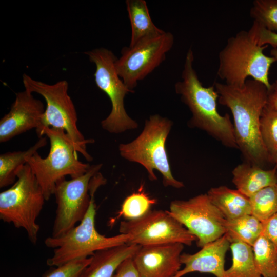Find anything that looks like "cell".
I'll return each mask as SVG.
<instances>
[{"instance_id":"603a6c76","label":"cell","mask_w":277,"mask_h":277,"mask_svg":"<svg viewBox=\"0 0 277 277\" xmlns=\"http://www.w3.org/2000/svg\"><path fill=\"white\" fill-rule=\"evenodd\" d=\"M231 266L225 271V277H262L258 271L252 247L241 242L230 243Z\"/></svg>"},{"instance_id":"7c38bea8","label":"cell","mask_w":277,"mask_h":277,"mask_svg":"<svg viewBox=\"0 0 277 277\" xmlns=\"http://www.w3.org/2000/svg\"><path fill=\"white\" fill-rule=\"evenodd\" d=\"M174 36L169 32L144 39L133 46L124 47L115 62L117 72L125 85L133 89L165 60L172 48Z\"/></svg>"},{"instance_id":"5bb4252c","label":"cell","mask_w":277,"mask_h":277,"mask_svg":"<svg viewBox=\"0 0 277 277\" xmlns=\"http://www.w3.org/2000/svg\"><path fill=\"white\" fill-rule=\"evenodd\" d=\"M45 107L27 90L16 93L9 111L0 120V142L5 143L41 126Z\"/></svg>"},{"instance_id":"1f68e13d","label":"cell","mask_w":277,"mask_h":277,"mask_svg":"<svg viewBox=\"0 0 277 277\" xmlns=\"http://www.w3.org/2000/svg\"><path fill=\"white\" fill-rule=\"evenodd\" d=\"M113 277H140L132 257L126 259L120 265Z\"/></svg>"},{"instance_id":"8fae6325","label":"cell","mask_w":277,"mask_h":277,"mask_svg":"<svg viewBox=\"0 0 277 277\" xmlns=\"http://www.w3.org/2000/svg\"><path fill=\"white\" fill-rule=\"evenodd\" d=\"M102 166V164L90 165L83 175L57 183L53 194L57 208L51 236L66 234L82 220L90 204L91 180Z\"/></svg>"},{"instance_id":"2e32d148","label":"cell","mask_w":277,"mask_h":277,"mask_svg":"<svg viewBox=\"0 0 277 277\" xmlns=\"http://www.w3.org/2000/svg\"><path fill=\"white\" fill-rule=\"evenodd\" d=\"M230 243L224 234L205 245L195 253H182L181 262L184 267L174 277H182L193 272L211 273L215 277H225V256Z\"/></svg>"},{"instance_id":"836d02e7","label":"cell","mask_w":277,"mask_h":277,"mask_svg":"<svg viewBox=\"0 0 277 277\" xmlns=\"http://www.w3.org/2000/svg\"><path fill=\"white\" fill-rule=\"evenodd\" d=\"M271 56L274 57L277 61V48H273L270 52Z\"/></svg>"},{"instance_id":"9c48e42d","label":"cell","mask_w":277,"mask_h":277,"mask_svg":"<svg viewBox=\"0 0 277 277\" xmlns=\"http://www.w3.org/2000/svg\"><path fill=\"white\" fill-rule=\"evenodd\" d=\"M85 53L95 65L94 76L97 86L107 95L111 103V111L102 121V127L115 134L136 129L137 123L127 114L124 107L125 96L134 91L129 89L119 76L115 67L117 58L105 48H96Z\"/></svg>"},{"instance_id":"ba28073f","label":"cell","mask_w":277,"mask_h":277,"mask_svg":"<svg viewBox=\"0 0 277 277\" xmlns=\"http://www.w3.org/2000/svg\"><path fill=\"white\" fill-rule=\"evenodd\" d=\"M25 89L41 95L46 106L41 127L36 130L37 134L45 127L54 128L65 131L81 153L88 161L92 160L86 150L87 144L93 143L92 139H85L79 130L77 115L73 102L68 94V83L61 80L49 84L33 79L26 74L23 75Z\"/></svg>"},{"instance_id":"83f0119b","label":"cell","mask_w":277,"mask_h":277,"mask_svg":"<svg viewBox=\"0 0 277 277\" xmlns=\"http://www.w3.org/2000/svg\"><path fill=\"white\" fill-rule=\"evenodd\" d=\"M253 22L277 33V0H255L250 10Z\"/></svg>"},{"instance_id":"277c9868","label":"cell","mask_w":277,"mask_h":277,"mask_svg":"<svg viewBox=\"0 0 277 277\" xmlns=\"http://www.w3.org/2000/svg\"><path fill=\"white\" fill-rule=\"evenodd\" d=\"M268 46H259L248 31L241 30L229 37L219 53L218 77L225 84L243 86L248 78L271 87L269 71L272 64L276 62L272 56L266 55L264 50Z\"/></svg>"},{"instance_id":"4dcf8cb0","label":"cell","mask_w":277,"mask_h":277,"mask_svg":"<svg viewBox=\"0 0 277 277\" xmlns=\"http://www.w3.org/2000/svg\"><path fill=\"white\" fill-rule=\"evenodd\" d=\"M262 234L268 239L277 248V213L262 222Z\"/></svg>"},{"instance_id":"7402d4cb","label":"cell","mask_w":277,"mask_h":277,"mask_svg":"<svg viewBox=\"0 0 277 277\" xmlns=\"http://www.w3.org/2000/svg\"><path fill=\"white\" fill-rule=\"evenodd\" d=\"M225 233L230 243L239 241L252 247L262 234V223L251 214L236 219L226 220Z\"/></svg>"},{"instance_id":"3957f363","label":"cell","mask_w":277,"mask_h":277,"mask_svg":"<svg viewBox=\"0 0 277 277\" xmlns=\"http://www.w3.org/2000/svg\"><path fill=\"white\" fill-rule=\"evenodd\" d=\"M105 182L106 179L100 172L92 178L90 204L78 225L61 236H51L45 239V245L54 249L53 255L47 260L49 266L56 267L72 261L88 258L97 251L128 243L129 236L127 234L120 233L107 237L98 233L95 228L94 194Z\"/></svg>"},{"instance_id":"d4e9b609","label":"cell","mask_w":277,"mask_h":277,"mask_svg":"<svg viewBox=\"0 0 277 277\" xmlns=\"http://www.w3.org/2000/svg\"><path fill=\"white\" fill-rule=\"evenodd\" d=\"M251 213L262 223L277 213V185L258 191L249 197Z\"/></svg>"},{"instance_id":"5b68a950","label":"cell","mask_w":277,"mask_h":277,"mask_svg":"<svg viewBox=\"0 0 277 277\" xmlns=\"http://www.w3.org/2000/svg\"><path fill=\"white\" fill-rule=\"evenodd\" d=\"M45 135L49 140L50 149L47 157L43 158L35 153L27 162L40 185L46 201L53 195L57 183L67 175L74 178L82 175L90 165L78 160L80 150L65 131L45 127L37 134Z\"/></svg>"},{"instance_id":"ac0fdd59","label":"cell","mask_w":277,"mask_h":277,"mask_svg":"<svg viewBox=\"0 0 277 277\" xmlns=\"http://www.w3.org/2000/svg\"><path fill=\"white\" fill-rule=\"evenodd\" d=\"M232 174V181L236 189L248 197L265 187L277 185L276 166L266 170L243 162L233 169Z\"/></svg>"},{"instance_id":"f546056e","label":"cell","mask_w":277,"mask_h":277,"mask_svg":"<svg viewBox=\"0 0 277 277\" xmlns=\"http://www.w3.org/2000/svg\"><path fill=\"white\" fill-rule=\"evenodd\" d=\"M248 32L259 46L270 45L277 48L276 32L269 31L254 22Z\"/></svg>"},{"instance_id":"e0dca14e","label":"cell","mask_w":277,"mask_h":277,"mask_svg":"<svg viewBox=\"0 0 277 277\" xmlns=\"http://www.w3.org/2000/svg\"><path fill=\"white\" fill-rule=\"evenodd\" d=\"M141 247L127 243L96 252L81 277H113L120 265L132 257Z\"/></svg>"},{"instance_id":"30bf717a","label":"cell","mask_w":277,"mask_h":277,"mask_svg":"<svg viewBox=\"0 0 277 277\" xmlns=\"http://www.w3.org/2000/svg\"><path fill=\"white\" fill-rule=\"evenodd\" d=\"M120 233L129 236V244L141 246L180 243L191 246L197 241L168 211L149 210L141 217L121 222Z\"/></svg>"},{"instance_id":"d6986e66","label":"cell","mask_w":277,"mask_h":277,"mask_svg":"<svg viewBox=\"0 0 277 277\" xmlns=\"http://www.w3.org/2000/svg\"><path fill=\"white\" fill-rule=\"evenodd\" d=\"M206 193L212 203L227 220L236 219L251 213L249 197L237 189L220 186L210 188Z\"/></svg>"},{"instance_id":"484cf974","label":"cell","mask_w":277,"mask_h":277,"mask_svg":"<svg viewBox=\"0 0 277 277\" xmlns=\"http://www.w3.org/2000/svg\"><path fill=\"white\" fill-rule=\"evenodd\" d=\"M260 133L270 161L274 163L277 157V110L267 105L261 115Z\"/></svg>"},{"instance_id":"7a4b0ae2","label":"cell","mask_w":277,"mask_h":277,"mask_svg":"<svg viewBox=\"0 0 277 277\" xmlns=\"http://www.w3.org/2000/svg\"><path fill=\"white\" fill-rule=\"evenodd\" d=\"M193 52L190 48L185 57L181 80L174 85L175 92L192 114L188 125L204 131L225 147L238 149L233 124L229 115H221L217 110L219 94L214 86L203 85L193 68Z\"/></svg>"},{"instance_id":"cb8c5ba5","label":"cell","mask_w":277,"mask_h":277,"mask_svg":"<svg viewBox=\"0 0 277 277\" xmlns=\"http://www.w3.org/2000/svg\"><path fill=\"white\" fill-rule=\"evenodd\" d=\"M256 268L262 277H277V248L262 234L252 246Z\"/></svg>"},{"instance_id":"6da1fadb","label":"cell","mask_w":277,"mask_h":277,"mask_svg":"<svg viewBox=\"0 0 277 277\" xmlns=\"http://www.w3.org/2000/svg\"><path fill=\"white\" fill-rule=\"evenodd\" d=\"M213 85L219 103L231 111L238 149L244 162L262 167L271 162L260 133V119L268 101L266 86L252 78L242 87L219 82Z\"/></svg>"},{"instance_id":"44dd1931","label":"cell","mask_w":277,"mask_h":277,"mask_svg":"<svg viewBox=\"0 0 277 277\" xmlns=\"http://www.w3.org/2000/svg\"><path fill=\"white\" fill-rule=\"evenodd\" d=\"M47 137L42 136L33 146L24 151L8 152L0 155V187L13 184L17 170L27 164L28 159L46 146Z\"/></svg>"},{"instance_id":"4fadbf2b","label":"cell","mask_w":277,"mask_h":277,"mask_svg":"<svg viewBox=\"0 0 277 277\" xmlns=\"http://www.w3.org/2000/svg\"><path fill=\"white\" fill-rule=\"evenodd\" d=\"M168 212L196 238L201 248L225 233L226 219L207 193L187 200H174Z\"/></svg>"},{"instance_id":"9a60e30c","label":"cell","mask_w":277,"mask_h":277,"mask_svg":"<svg viewBox=\"0 0 277 277\" xmlns=\"http://www.w3.org/2000/svg\"><path fill=\"white\" fill-rule=\"evenodd\" d=\"M184 246L170 243L141 246L132 256L140 277H174L181 270Z\"/></svg>"},{"instance_id":"d6a6232c","label":"cell","mask_w":277,"mask_h":277,"mask_svg":"<svg viewBox=\"0 0 277 277\" xmlns=\"http://www.w3.org/2000/svg\"><path fill=\"white\" fill-rule=\"evenodd\" d=\"M267 105L277 110V80L271 85L268 90V101Z\"/></svg>"},{"instance_id":"f1b7e54d","label":"cell","mask_w":277,"mask_h":277,"mask_svg":"<svg viewBox=\"0 0 277 277\" xmlns=\"http://www.w3.org/2000/svg\"><path fill=\"white\" fill-rule=\"evenodd\" d=\"M91 261V256L72 261L60 266L51 267L42 277H81Z\"/></svg>"},{"instance_id":"ffe728a7","label":"cell","mask_w":277,"mask_h":277,"mask_svg":"<svg viewBox=\"0 0 277 277\" xmlns=\"http://www.w3.org/2000/svg\"><path fill=\"white\" fill-rule=\"evenodd\" d=\"M126 5L131 27L129 46H133L144 39L165 32L157 27L152 22L145 1L127 0Z\"/></svg>"},{"instance_id":"4316f807","label":"cell","mask_w":277,"mask_h":277,"mask_svg":"<svg viewBox=\"0 0 277 277\" xmlns=\"http://www.w3.org/2000/svg\"><path fill=\"white\" fill-rule=\"evenodd\" d=\"M155 202L156 200L150 198L141 187L138 191L129 195L124 200L119 214L127 220L136 219L150 210L151 207Z\"/></svg>"},{"instance_id":"52a82bcc","label":"cell","mask_w":277,"mask_h":277,"mask_svg":"<svg viewBox=\"0 0 277 277\" xmlns=\"http://www.w3.org/2000/svg\"><path fill=\"white\" fill-rule=\"evenodd\" d=\"M17 179L0 193V219L26 231L36 244L40 229L37 223L46 200L43 190L28 164L17 171Z\"/></svg>"},{"instance_id":"e575fe53","label":"cell","mask_w":277,"mask_h":277,"mask_svg":"<svg viewBox=\"0 0 277 277\" xmlns=\"http://www.w3.org/2000/svg\"><path fill=\"white\" fill-rule=\"evenodd\" d=\"M274 163H275V164H276L275 166L277 168V157H276V159L275 160Z\"/></svg>"},{"instance_id":"8992f818","label":"cell","mask_w":277,"mask_h":277,"mask_svg":"<svg viewBox=\"0 0 277 277\" xmlns=\"http://www.w3.org/2000/svg\"><path fill=\"white\" fill-rule=\"evenodd\" d=\"M172 124L166 117L158 114L151 115L146 120L140 134L130 143L121 144L118 149L122 157L143 166L151 181L157 180L154 172L156 170L162 174L165 186L181 188L184 185L173 177L165 148Z\"/></svg>"}]
</instances>
